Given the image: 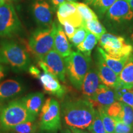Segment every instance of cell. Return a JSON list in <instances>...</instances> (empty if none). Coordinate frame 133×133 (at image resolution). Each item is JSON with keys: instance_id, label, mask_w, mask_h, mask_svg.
<instances>
[{"instance_id": "cell-1", "label": "cell", "mask_w": 133, "mask_h": 133, "mask_svg": "<svg viewBox=\"0 0 133 133\" xmlns=\"http://www.w3.org/2000/svg\"><path fill=\"white\" fill-rule=\"evenodd\" d=\"M61 109L64 123L69 128H88L95 114L94 106L88 99L69 100L62 103Z\"/></svg>"}, {"instance_id": "cell-2", "label": "cell", "mask_w": 133, "mask_h": 133, "mask_svg": "<svg viewBox=\"0 0 133 133\" xmlns=\"http://www.w3.org/2000/svg\"><path fill=\"white\" fill-rule=\"evenodd\" d=\"M0 63L21 72L29 70L31 61L29 52L22 46L13 41L4 40L0 43Z\"/></svg>"}, {"instance_id": "cell-3", "label": "cell", "mask_w": 133, "mask_h": 133, "mask_svg": "<svg viewBox=\"0 0 133 133\" xmlns=\"http://www.w3.org/2000/svg\"><path fill=\"white\" fill-rule=\"evenodd\" d=\"M36 116L30 113L21 100H14L3 107L0 112V124L4 131L26 121L36 120Z\"/></svg>"}, {"instance_id": "cell-4", "label": "cell", "mask_w": 133, "mask_h": 133, "mask_svg": "<svg viewBox=\"0 0 133 133\" xmlns=\"http://www.w3.org/2000/svg\"><path fill=\"white\" fill-rule=\"evenodd\" d=\"M65 64L66 74L71 84L76 89L81 90L84 77L90 69L91 57L79 51H74L65 57Z\"/></svg>"}, {"instance_id": "cell-5", "label": "cell", "mask_w": 133, "mask_h": 133, "mask_svg": "<svg viewBox=\"0 0 133 133\" xmlns=\"http://www.w3.org/2000/svg\"><path fill=\"white\" fill-rule=\"evenodd\" d=\"M56 30L57 25L53 23L51 26L39 28L31 33L29 38L28 48L39 60L53 49Z\"/></svg>"}, {"instance_id": "cell-6", "label": "cell", "mask_w": 133, "mask_h": 133, "mask_svg": "<svg viewBox=\"0 0 133 133\" xmlns=\"http://www.w3.org/2000/svg\"><path fill=\"white\" fill-rule=\"evenodd\" d=\"M39 130L54 132L61 129L60 105L57 100L49 97L44 101L39 115Z\"/></svg>"}, {"instance_id": "cell-7", "label": "cell", "mask_w": 133, "mask_h": 133, "mask_svg": "<svg viewBox=\"0 0 133 133\" xmlns=\"http://www.w3.org/2000/svg\"><path fill=\"white\" fill-rule=\"evenodd\" d=\"M99 41L101 48L111 57L118 59L132 56V46L122 36L105 33Z\"/></svg>"}, {"instance_id": "cell-8", "label": "cell", "mask_w": 133, "mask_h": 133, "mask_svg": "<svg viewBox=\"0 0 133 133\" xmlns=\"http://www.w3.org/2000/svg\"><path fill=\"white\" fill-rule=\"evenodd\" d=\"M22 24L13 5L0 3V37H11L21 31Z\"/></svg>"}, {"instance_id": "cell-9", "label": "cell", "mask_w": 133, "mask_h": 133, "mask_svg": "<svg viewBox=\"0 0 133 133\" xmlns=\"http://www.w3.org/2000/svg\"><path fill=\"white\" fill-rule=\"evenodd\" d=\"M38 65L44 71H49L62 82L65 81L66 68L65 61L54 49L38 61Z\"/></svg>"}, {"instance_id": "cell-10", "label": "cell", "mask_w": 133, "mask_h": 133, "mask_svg": "<svg viewBox=\"0 0 133 133\" xmlns=\"http://www.w3.org/2000/svg\"><path fill=\"white\" fill-rule=\"evenodd\" d=\"M57 16L61 24L67 22L76 29L83 25L82 17L78 12L74 2L65 1L60 4L58 6Z\"/></svg>"}, {"instance_id": "cell-11", "label": "cell", "mask_w": 133, "mask_h": 133, "mask_svg": "<svg viewBox=\"0 0 133 133\" xmlns=\"http://www.w3.org/2000/svg\"><path fill=\"white\" fill-rule=\"evenodd\" d=\"M32 12L36 23L41 27H49L53 24L52 11L46 0H35L31 6Z\"/></svg>"}, {"instance_id": "cell-12", "label": "cell", "mask_w": 133, "mask_h": 133, "mask_svg": "<svg viewBox=\"0 0 133 133\" xmlns=\"http://www.w3.org/2000/svg\"><path fill=\"white\" fill-rule=\"evenodd\" d=\"M107 17L116 22L130 21L133 19V11L128 1L116 0L107 11Z\"/></svg>"}, {"instance_id": "cell-13", "label": "cell", "mask_w": 133, "mask_h": 133, "mask_svg": "<svg viewBox=\"0 0 133 133\" xmlns=\"http://www.w3.org/2000/svg\"><path fill=\"white\" fill-rule=\"evenodd\" d=\"M39 79L43 89L46 92L55 96L58 98H62L66 93V89L59 82L56 76L49 71H44L39 75Z\"/></svg>"}, {"instance_id": "cell-14", "label": "cell", "mask_w": 133, "mask_h": 133, "mask_svg": "<svg viewBox=\"0 0 133 133\" xmlns=\"http://www.w3.org/2000/svg\"><path fill=\"white\" fill-rule=\"evenodd\" d=\"M94 107L107 108L116 101L115 89L104 84H100L92 98L89 99Z\"/></svg>"}, {"instance_id": "cell-15", "label": "cell", "mask_w": 133, "mask_h": 133, "mask_svg": "<svg viewBox=\"0 0 133 133\" xmlns=\"http://www.w3.org/2000/svg\"><path fill=\"white\" fill-rule=\"evenodd\" d=\"M98 56L97 71L100 80L104 85L115 89L119 84V76L106 64L101 55Z\"/></svg>"}, {"instance_id": "cell-16", "label": "cell", "mask_w": 133, "mask_h": 133, "mask_svg": "<svg viewBox=\"0 0 133 133\" xmlns=\"http://www.w3.org/2000/svg\"><path fill=\"white\" fill-rule=\"evenodd\" d=\"M24 91V87L21 82L9 79L0 83V102L12 99Z\"/></svg>"}, {"instance_id": "cell-17", "label": "cell", "mask_w": 133, "mask_h": 133, "mask_svg": "<svg viewBox=\"0 0 133 133\" xmlns=\"http://www.w3.org/2000/svg\"><path fill=\"white\" fill-rule=\"evenodd\" d=\"M101 82L97 69L96 68L89 70L83 80L81 90L82 94L88 100L95 94Z\"/></svg>"}, {"instance_id": "cell-18", "label": "cell", "mask_w": 133, "mask_h": 133, "mask_svg": "<svg viewBox=\"0 0 133 133\" xmlns=\"http://www.w3.org/2000/svg\"><path fill=\"white\" fill-rule=\"evenodd\" d=\"M44 99L43 93L37 92L30 93L21 100L28 111L37 117L44 102Z\"/></svg>"}, {"instance_id": "cell-19", "label": "cell", "mask_w": 133, "mask_h": 133, "mask_svg": "<svg viewBox=\"0 0 133 133\" xmlns=\"http://www.w3.org/2000/svg\"><path fill=\"white\" fill-rule=\"evenodd\" d=\"M53 49L62 57H66L71 52V46L61 25L57 26Z\"/></svg>"}, {"instance_id": "cell-20", "label": "cell", "mask_w": 133, "mask_h": 133, "mask_svg": "<svg viewBox=\"0 0 133 133\" xmlns=\"http://www.w3.org/2000/svg\"><path fill=\"white\" fill-rule=\"evenodd\" d=\"M97 51L99 54L102 56L106 64L114 71L118 75H119L122 71L126 63L129 61L130 57H124L121 58H114L110 56L107 54L101 47L97 48Z\"/></svg>"}, {"instance_id": "cell-21", "label": "cell", "mask_w": 133, "mask_h": 133, "mask_svg": "<svg viewBox=\"0 0 133 133\" xmlns=\"http://www.w3.org/2000/svg\"><path fill=\"white\" fill-rule=\"evenodd\" d=\"M119 84L127 88H133V57L132 56L118 75Z\"/></svg>"}, {"instance_id": "cell-22", "label": "cell", "mask_w": 133, "mask_h": 133, "mask_svg": "<svg viewBox=\"0 0 133 133\" xmlns=\"http://www.w3.org/2000/svg\"><path fill=\"white\" fill-rule=\"evenodd\" d=\"M98 41L99 39L94 35L90 32H88L84 40L76 46V48L78 51L81 52L84 56L88 57H91V52L97 44Z\"/></svg>"}, {"instance_id": "cell-23", "label": "cell", "mask_w": 133, "mask_h": 133, "mask_svg": "<svg viewBox=\"0 0 133 133\" xmlns=\"http://www.w3.org/2000/svg\"><path fill=\"white\" fill-rule=\"evenodd\" d=\"M116 101L128 105L133 109V88H127L120 85L115 88Z\"/></svg>"}, {"instance_id": "cell-24", "label": "cell", "mask_w": 133, "mask_h": 133, "mask_svg": "<svg viewBox=\"0 0 133 133\" xmlns=\"http://www.w3.org/2000/svg\"><path fill=\"white\" fill-rule=\"evenodd\" d=\"M39 123L35 120L17 124L9 131L14 133H37L39 132Z\"/></svg>"}, {"instance_id": "cell-25", "label": "cell", "mask_w": 133, "mask_h": 133, "mask_svg": "<svg viewBox=\"0 0 133 133\" xmlns=\"http://www.w3.org/2000/svg\"><path fill=\"white\" fill-rule=\"evenodd\" d=\"M87 30L94 35L99 40L100 38L106 33V29L97 19L84 22L83 25Z\"/></svg>"}, {"instance_id": "cell-26", "label": "cell", "mask_w": 133, "mask_h": 133, "mask_svg": "<svg viewBox=\"0 0 133 133\" xmlns=\"http://www.w3.org/2000/svg\"><path fill=\"white\" fill-rule=\"evenodd\" d=\"M97 110L99 112L101 119H102L106 132L115 133V119L107 114L106 108L99 107L97 108Z\"/></svg>"}, {"instance_id": "cell-27", "label": "cell", "mask_w": 133, "mask_h": 133, "mask_svg": "<svg viewBox=\"0 0 133 133\" xmlns=\"http://www.w3.org/2000/svg\"><path fill=\"white\" fill-rule=\"evenodd\" d=\"M74 4L75 5L78 12L82 17L83 22L98 19L96 13L88 6L87 4L76 2H74Z\"/></svg>"}, {"instance_id": "cell-28", "label": "cell", "mask_w": 133, "mask_h": 133, "mask_svg": "<svg viewBox=\"0 0 133 133\" xmlns=\"http://www.w3.org/2000/svg\"><path fill=\"white\" fill-rule=\"evenodd\" d=\"M121 103V112L119 120L133 127V109L128 105Z\"/></svg>"}, {"instance_id": "cell-29", "label": "cell", "mask_w": 133, "mask_h": 133, "mask_svg": "<svg viewBox=\"0 0 133 133\" xmlns=\"http://www.w3.org/2000/svg\"><path fill=\"white\" fill-rule=\"evenodd\" d=\"M88 129L89 131H93L95 133H107L98 110H95L92 122L88 128Z\"/></svg>"}, {"instance_id": "cell-30", "label": "cell", "mask_w": 133, "mask_h": 133, "mask_svg": "<svg viewBox=\"0 0 133 133\" xmlns=\"http://www.w3.org/2000/svg\"><path fill=\"white\" fill-rule=\"evenodd\" d=\"M88 32L89 31L87 30V29L83 25H81L76 29L75 33L73 37L70 39V41L72 43V44L75 46L76 47L84 40Z\"/></svg>"}, {"instance_id": "cell-31", "label": "cell", "mask_w": 133, "mask_h": 133, "mask_svg": "<svg viewBox=\"0 0 133 133\" xmlns=\"http://www.w3.org/2000/svg\"><path fill=\"white\" fill-rule=\"evenodd\" d=\"M107 114L115 119H119L121 112V103L120 101H116L106 108Z\"/></svg>"}, {"instance_id": "cell-32", "label": "cell", "mask_w": 133, "mask_h": 133, "mask_svg": "<svg viewBox=\"0 0 133 133\" xmlns=\"http://www.w3.org/2000/svg\"><path fill=\"white\" fill-rule=\"evenodd\" d=\"M116 0H97L94 7L100 14H104Z\"/></svg>"}, {"instance_id": "cell-33", "label": "cell", "mask_w": 133, "mask_h": 133, "mask_svg": "<svg viewBox=\"0 0 133 133\" xmlns=\"http://www.w3.org/2000/svg\"><path fill=\"white\" fill-rule=\"evenodd\" d=\"M115 133H132L133 127L129 124H126L119 119H115Z\"/></svg>"}, {"instance_id": "cell-34", "label": "cell", "mask_w": 133, "mask_h": 133, "mask_svg": "<svg viewBox=\"0 0 133 133\" xmlns=\"http://www.w3.org/2000/svg\"><path fill=\"white\" fill-rule=\"evenodd\" d=\"M62 25L64 26V32L65 33L66 36L69 38V39H70L75 33L76 28L67 22H64L62 23Z\"/></svg>"}, {"instance_id": "cell-35", "label": "cell", "mask_w": 133, "mask_h": 133, "mask_svg": "<svg viewBox=\"0 0 133 133\" xmlns=\"http://www.w3.org/2000/svg\"><path fill=\"white\" fill-rule=\"evenodd\" d=\"M28 70H29L30 74L31 76H33V77L35 78H38V76H39V75L41 74V71L39 70V69L35 66H30Z\"/></svg>"}, {"instance_id": "cell-36", "label": "cell", "mask_w": 133, "mask_h": 133, "mask_svg": "<svg viewBox=\"0 0 133 133\" xmlns=\"http://www.w3.org/2000/svg\"><path fill=\"white\" fill-rule=\"evenodd\" d=\"M70 129L71 133H89L88 131H85L84 129L76 128H72L70 127Z\"/></svg>"}, {"instance_id": "cell-37", "label": "cell", "mask_w": 133, "mask_h": 133, "mask_svg": "<svg viewBox=\"0 0 133 133\" xmlns=\"http://www.w3.org/2000/svg\"><path fill=\"white\" fill-rule=\"evenodd\" d=\"M5 69L0 63V81L5 76Z\"/></svg>"}, {"instance_id": "cell-38", "label": "cell", "mask_w": 133, "mask_h": 133, "mask_svg": "<svg viewBox=\"0 0 133 133\" xmlns=\"http://www.w3.org/2000/svg\"><path fill=\"white\" fill-rule=\"evenodd\" d=\"M52 3L55 7H58L60 4L65 1V0H51Z\"/></svg>"}, {"instance_id": "cell-39", "label": "cell", "mask_w": 133, "mask_h": 133, "mask_svg": "<svg viewBox=\"0 0 133 133\" xmlns=\"http://www.w3.org/2000/svg\"><path fill=\"white\" fill-rule=\"evenodd\" d=\"M85 1L86 4L88 5H92V6H94L96 3L97 2V0H84Z\"/></svg>"}, {"instance_id": "cell-40", "label": "cell", "mask_w": 133, "mask_h": 133, "mask_svg": "<svg viewBox=\"0 0 133 133\" xmlns=\"http://www.w3.org/2000/svg\"><path fill=\"white\" fill-rule=\"evenodd\" d=\"M61 133H71V132L70 128H66L61 131Z\"/></svg>"}, {"instance_id": "cell-41", "label": "cell", "mask_w": 133, "mask_h": 133, "mask_svg": "<svg viewBox=\"0 0 133 133\" xmlns=\"http://www.w3.org/2000/svg\"><path fill=\"white\" fill-rule=\"evenodd\" d=\"M128 3H129V5H130L131 9H132V11H133V0H129Z\"/></svg>"}, {"instance_id": "cell-42", "label": "cell", "mask_w": 133, "mask_h": 133, "mask_svg": "<svg viewBox=\"0 0 133 133\" xmlns=\"http://www.w3.org/2000/svg\"><path fill=\"white\" fill-rule=\"evenodd\" d=\"M66 1H70V2H75L76 0H66Z\"/></svg>"}, {"instance_id": "cell-43", "label": "cell", "mask_w": 133, "mask_h": 133, "mask_svg": "<svg viewBox=\"0 0 133 133\" xmlns=\"http://www.w3.org/2000/svg\"><path fill=\"white\" fill-rule=\"evenodd\" d=\"M131 40L133 41V33L131 34Z\"/></svg>"}, {"instance_id": "cell-44", "label": "cell", "mask_w": 133, "mask_h": 133, "mask_svg": "<svg viewBox=\"0 0 133 133\" xmlns=\"http://www.w3.org/2000/svg\"><path fill=\"white\" fill-rule=\"evenodd\" d=\"M6 1V0H0V3H4Z\"/></svg>"}, {"instance_id": "cell-45", "label": "cell", "mask_w": 133, "mask_h": 133, "mask_svg": "<svg viewBox=\"0 0 133 133\" xmlns=\"http://www.w3.org/2000/svg\"><path fill=\"white\" fill-rule=\"evenodd\" d=\"M46 133H56V132H46Z\"/></svg>"}, {"instance_id": "cell-46", "label": "cell", "mask_w": 133, "mask_h": 133, "mask_svg": "<svg viewBox=\"0 0 133 133\" xmlns=\"http://www.w3.org/2000/svg\"><path fill=\"white\" fill-rule=\"evenodd\" d=\"M90 132H91V133H95L94 132H93V131H90Z\"/></svg>"}, {"instance_id": "cell-47", "label": "cell", "mask_w": 133, "mask_h": 133, "mask_svg": "<svg viewBox=\"0 0 133 133\" xmlns=\"http://www.w3.org/2000/svg\"><path fill=\"white\" fill-rule=\"evenodd\" d=\"M126 1H129V0H126Z\"/></svg>"}, {"instance_id": "cell-48", "label": "cell", "mask_w": 133, "mask_h": 133, "mask_svg": "<svg viewBox=\"0 0 133 133\" xmlns=\"http://www.w3.org/2000/svg\"><path fill=\"white\" fill-rule=\"evenodd\" d=\"M12 133H14V132H12ZM37 133H39V132H37Z\"/></svg>"}, {"instance_id": "cell-49", "label": "cell", "mask_w": 133, "mask_h": 133, "mask_svg": "<svg viewBox=\"0 0 133 133\" xmlns=\"http://www.w3.org/2000/svg\"><path fill=\"white\" fill-rule=\"evenodd\" d=\"M0 106H1V104H0Z\"/></svg>"}, {"instance_id": "cell-50", "label": "cell", "mask_w": 133, "mask_h": 133, "mask_svg": "<svg viewBox=\"0 0 133 133\" xmlns=\"http://www.w3.org/2000/svg\"><path fill=\"white\" fill-rule=\"evenodd\" d=\"M0 133H3V132H0Z\"/></svg>"}, {"instance_id": "cell-51", "label": "cell", "mask_w": 133, "mask_h": 133, "mask_svg": "<svg viewBox=\"0 0 133 133\" xmlns=\"http://www.w3.org/2000/svg\"><path fill=\"white\" fill-rule=\"evenodd\" d=\"M132 133H133V132H132Z\"/></svg>"}]
</instances>
